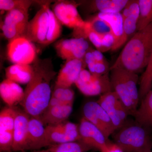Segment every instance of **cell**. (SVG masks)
Listing matches in <instances>:
<instances>
[{"instance_id": "cell-1", "label": "cell", "mask_w": 152, "mask_h": 152, "mask_svg": "<svg viewBox=\"0 0 152 152\" xmlns=\"http://www.w3.org/2000/svg\"><path fill=\"white\" fill-rule=\"evenodd\" d=\"M32 66V75L21 104L30 116L39 118L48 105L52 94L51 83L56 72L50 59H37Z\"/></svg>"}, {"instance_id": "cell-2", "label": "cell", "mask_w": 152, "mask_h": 152, "mask_svg": "<svg viewBox=\"0 0 152 152\" xmlns=\"http://www.w3.org/2000/svg\"><path fill=\"white\" fill-rule=\"evenodd\" d=\"M152 54V22L128 41L110 69H123L137 73L146 68Z\"/></svg>"}, {"instance_id": "cell-3", "label": "cell", "mask_w": 152, "mask_h": 152, "mask_svg": "<svg viewBox=\"0 0 152 152\" xmlns=\"http://www.w3.org/2000/svg\"><path fill=\"white\" fill-rule=\"evenodd\" d=\"M110 78L113 91L118 96L120 100L129 115H134L140 101L137 85V74L120 69H110Z\"/></svg>"}, {"instance_id": "cell-4", "label": "cell", "mask_w": 152, "mask_h": 152, "mask_svg": "<svg viewBox=\"0 0 152 152\" xmlns=\"http://www.w3.org/2000/svg\"><path fill=\"white\" fill-rule=\"evenodd\" d=\"M118 131L113 134L114 142L124 152L152 151L151 140L145 128L136 123L125 124Z\"/></svg>"}, {"instance_id": "cell-5", "label": "cell", "mask_w": 152, "mask_h": 152, "mask_svg": "<svg viewBox=\"0 0 152 152\" xmlns=\"http://www.w3.org/2000/svg\"><path fill=\"white\" fill-rule=\"evenodd\" d=\"M75 84L82 94L87 96L102 95L113 91L109 73L96 75L84 69Z\"/></svg>"}, {"instance_id": "cell-6", "label": "cell", "mask_w": 152, "mask_h": 152, "mask_svg": "<svg viewBox=\"0 0 152 152\" xmlns=\"http://www.w3.org/2000/svg\"><path fill=\"white\" fill-rule=\"evenodd\" d=\"M7 55L14 64L31 65L37 59V50L34 43L24 36L9 41Z\"/></svg>"}, {"instance_id": "cell-7", "label": "cell", "mask_w": 152, "mask_h": 152, "mask_svg": "<svg viewBox=\"0 0 152 152\" xmlns=\"http://www.w3.org/2000/svg\"><path fill=\"white\" fill-rule=\"evenodd\" d=\"M29 9L20 8L9 11L1 26L4 37L12 40L23 36L28 24Z\"/></svg>"}, {"instance_id": "cell-8", "label": "cell", "mask_w": 152, "mask_h": 152, "mask_svg": "<svg viewBox=\"0 0 152 152\" xmlns=\"http://www.w3.org/2000/svg\"><path fill=\"white\" fill-rule=\"evenodd\" d=\"M97 102L109 115L115 131L118 130L126 124L129 114L115 92H109L101 95Z\"/></svg>"}, {"instance_id": "cell-9", "label": "cell", "mask_w": 152, "mask_h": 152, "mask_svg": "<svg viewBox=\"0 0 152 152\" xmlns=\"http://www.w3.org/2000/svg\"><path fill=\"white\" fill-rule=\"evenodd\" d=\"M80 140L79 125L67 121L45 127V147L55 144L78 142Z\"/></svg>"}, {"instance_id": "cell-10", "label": "cell", "mask_w": 152, "mask_h": 152, "mask_svg": "<svg viewBox=\"0 0 152 152\" xmlns=\"http://www.w3.org/2000/svg\"><path fill=\"white\" fill-rule=\"evenodd\" d=\"M50 5H42L34 16L29 22L23 36L33 43L45 45L49 28Z\"/></svg>"}, {"instance_id": "cell-11", "label": "cell", "mask_w": 152, "mask_h": 152, "mask_svg": "<svg viewBox=\"0 0 152 152\" xmlns=\"http://www.w3.org/2000/svg\"><path fill=\"white\" fill-rule=\"evenodd\" d=\"M83 113L84 118L99 129L107 140L115 132L109 115L97 102L91 101L85 104Z\"/></svg>"}, {"instance_id": "cell-12", "label": "cell", "mask_w": 152, "mask_h": 152, "mask_svg": "<svg viewBox=\"0 0 152 152\" xmlns=\"http://www.w3.org/2000/svg\"><path fill=\"white\" fill-rule=\"evenodd\" d=\"M80 5L75 2L58 1L54 4L52 11L62 25L75 29L83 27L86 23L78 11Z\"/></svg>"}, {"instance_id": "cell-13", "label": "cell", "mask_w": 152, "mask_h": 152, "mask_svg": "<svg viewBox=\"0 0 152 152\" xmlns=\"http://www.w3.org/2000/svg\"><path fill=\"white\" fill-rule=\"evenodd\" d=\"M55 48L58 56L66 61L84 58L91 48L86 39L77 38L59 41Z\"/></svg>"}, {"instance_id": "cell-14", "label": "cell", "mask_w": 152, "mask_h": 152, "mask_svg": "<svg viewBox=\"0 0 152 152\" xmlns=\"http://www.w3.org/2000/svg\"><path fill=\"white\" fill-rule=\"evenodd\" d=\"M80 141L93 149L101 152L107 145V140L103 133L97 127L87 121L84 117L79 125Z\"/></svg>"}, {"instance_id": "cell-15", "label": "cell", "mask_w": 152, "mask_h": 152, "mask_svg": "<svg viewBox=\"0 0 152 152\" xmlns=\"http://www.w3.org/2000/svg\"><path fill=\"white\" fill-rule=\"evenodd\" d=\"M126 7L129 9V16L123 20L122 34L111 50H118L134 35L137 31L139 15L138 0H129Z\"/></svg>"}, {"instance_id": "cell-16", "label": "cell", "mask_w": 152, "mask_h": 152, "mask_svg": "<svg viewBox=\"0 0 152 152\" xmlns=\"http://www.w3.org/2000/svg\"><path fill=\"white\" fill-rule=\"evenodd\" d=\"M86 66L84 58L66 61L57 76L55 88H71Z\"/></svg>"}, {"instance_id": "cell-17", "label": "cell", "mask_w": 152, "mask_h": 152, "mask_svg": "<svg viewBox=\"0 0 152 152\" xmlns=\"http://www.w3.org/2000/svg\"><path fill=\"white\" fill-rule=\"evenodd\" d=\"M30 116L24 111L18 110L13 132L12 152H24L26 149L28 125Z\"/></svg>"}, {"instance_id": "cell-18", "label": "cell", "mask_w": 152, "mask_h": 152, "mask_svg": "<svg viewBox=\"0 0 152 152\" xmlns=\"http://www.w3.org/2000/svg\"><path fill=\"white\" fill-rule=\"evenodd\" d=\"M40 120L30 117L26 151H35L45 147V127Z\"/></svg>"}, {"instance_id": "cell-19", "label": "cell", "mask_w": 152, "mask_h": 152, "mask_svg": "<svg viewBox=\"0 0 152 152\" xmlns=\"http://www.w3.org/2000/svg\"><path fill=\"white\" fill-rule=\"evenodd\" d=\"M73 104L47 107L39 119L44 125L56 126L67 121L73 110Z\"/></svg>"}, {"instance_id": "cell-20", "label": "cell", "mask_w": 152, "mask_h": 152, "mask_svg": "<svg viewBox=\"0 0 152 152\" xmlns=\"http://www.w3.org/2000/svg\"><path fill=\"white\" fill-rule=\"evenodd\" d=\"M0 96L8 107H14L22 102L24 91L18 83L6 79L0 84Z\"/></svg>"}, {"instance_id": "cell-21", "label": "cell", "mask_w": 152, "mask_h": 152, "mask_svg": "<svg viewBox=\"0 0 152 152\" xmlns=\"http://www.w3.org/2000/svg\"><path fill=\"white\" fill-rule=\"evenodd\" d=\"M129 0H94L86 1L89 12L118 13L124 9Z\"/></svg>"}, {"instance_id": "cell-22", "label": "cell", "mask_w": 152, "mask_h": 152, "mask_svg": "<svg viewBox=\"0 0 152 152\" xmlns=\"http://www.w3.org/2000/svg\"><path fill=\"white\" fill-rule=\"evenodd\" d=\"M33 67L31 65L14 64L5 69L6 79L22 84H27L32 75Z\"/></svg>"}, {"instance_id": "cell-23", "label": "cell", "mask_w": 152, "mask_h": 152, "mask_svg": "<svg viewBox=\"0 0 152 152\" xmlns=\"http://www.w3.org/2000/svg\"><path fill=\"white\" fill-rule=\"evenodd\" d=\"M134 117L136 124L144 128H152V89L142 100Z\"/></svg>"}, {"instance_id": "cell-24", "label": "cell", "mask_w": 152, "mask_h": 152, "mask_svg": "<svg viewBox=\"0 0 152 152\" xmlns=\"http://www.w3.org/2000/svg\"><path fill=\"white\" fill-rule=\"evenodd\" d=\"M93 150L81 141L55 144L43 150H35L31 152H87Z\"/></svg>"}, {"instance_id": "cell-25", "label": "cell", "mask_w": 152, "mask_h": 152, "mask_svg": "<svg viewBox=\"0 0 152 152\" xmlns=\"http://www.w3.org/2000/svg\"><path fill=\"white\" fill-rule=\"evenodd\" d=\"M88 38L97 50L102 53L111 50L117 40L115 36L112 34H100L91 33Z\"/></svg>"}, {"instance_id": "cell-26", "label": "cell", "mask_w": 152, "mask_h": 152, "mask_svg": "<svg viewBox=\"0 0 152 152\" xmlns=\"http://www.w3.org/2000/svg\"><path fill=\"white\" fill-rule=\"evenodd\" d=\"M139 15L137 31L146 27L152 22V0H138Z\"/></svg>"}, {"instance_id": "cell-27", "label": "cell", "mask_w": 152, "mask_h": 152, "mask_svg": "<svg viewBox=\"0 0 152 152\" xmlns=\"http://www.w3.org/2000/svg\"><path fill=\"white\" fill-rule=\"evenodd\" d=\"M89 71L93 74L104 75L108 73L110 67L107 61H100L95 58L90 49L87 52L84 58Z\"/></svg>"}, {"instance_id": "cell-28", "label": "cell", "mask_w": 152, "mask_h": 152, "mask_svg": "<svg viewBox=\"0 0 152 152\" xmlns=\"http://www.w3.org/2000/svg\"><path fill=\"white\" fill-rule=\"evenodd\" d=\"M18 110L14 107L4 108L0 113V131L14 132Z\"/></svg>"}, {"instance_id": "cell-29", "label": "cell", "mask_w": 152, "mask_h": 152, "mask_svg": "<svg viewBox=\"0 0 152 152\" xmlns=\"http://www.w3.org/2000/svg\"><path fill=\"white\" fill-rule=\"evenodd\" d=\"M49 13V28L45 44L46 45L54 42L59 37L62 32V24L50 8Z\"/></svg>"}, {"instance_id": "cell-30", "label": "cell", "mask_w": 152, "mask_h": 152, "mask_svg": "<svg viewBox=\"0 0 152 152\" xmlns=\"http://www.w3.org/2000/svg\"><path fill=\"white\" fill-rule=\"evenodd\" d=\"M152 54L145 70L143 74L140 82L139 90L140 101L142 100L150 91L152 90Z\"/></svg>"}, {"instance_id": "cell-31", "label": "cell", "mask_w": 152, "mask_h": 152, "mask_svg": "<svg viewBox=\"0 0 152 152\" xmlns=\"http://www.w3.org/2000/svg\"><path fill=\"white\" fill-rule=\"evenodd\" d=\"M51 97L66 104H73L75 92L71 88H55Z\"/></svg>"}, {"instance_id": "cell-32", "label": "cell", "mask_w": 152, "mask_h": 152, "mask_svg": "<svg viewBox=\"0 0 152 152\" xmlns=\"http://www.w3.org/2000/svg\"><path fill=\"white\" fill-rule=\"evenodd\" d=\"M32 3V1L28 0H1L0 9L9 12L20 8L29 9Z\"/></svg>"}, {"instance_id": "cell-33", "label": "cell", "mask_w": 152, "mask_h": 152, "mask_svg": "<svg viewBox=\"0 0 152 152\" xmlns=\"http://www.w3.org/2000/svg\"><path fill=\"white\" fill-rule=\"evenodd\" d=\"M13 142V132L0 131L1 152H12Z\"/></svg>"}, {"instance_id": "cell-34", "label": "cell", "mask_w": 152, "mask_h": 152, "mask_svg": "<svg viewBox=\"0 0 152 152\" xmlns=\"http://www.w3.org/2000/svg\"><path fill=\"white\" fill-rule=\"evenodd\" d=\"M101 152H124L114 142L109 141L107 146Z\"/></svg>"}, {"instance_id": "cell-35", "label": "cell", "mask_w": 152, "mask_h": 152, "mask_svg": "<svg viewBox=\"0 0 152 152\" xmlns=\"http://www.w3.org/2000/svg\"><path fill=\"white\" fill-rule=\"evenodd\" d=\"M151 78H152V74H151Z\"/></svg>"}, {"instance_id": "cell-36", "label": "cell", "mask_w": 152, "mask_h": 152, "mask_svg": "<svg viewBox=\"0 0 152 152\" xmlns=\"http://www.w3.org/2000/svg\"><path fill=\"white\" fill-rule=\"evenodd\" d=\"M151 152H152V151H151Z\"/></svg>"}]
</instances>
